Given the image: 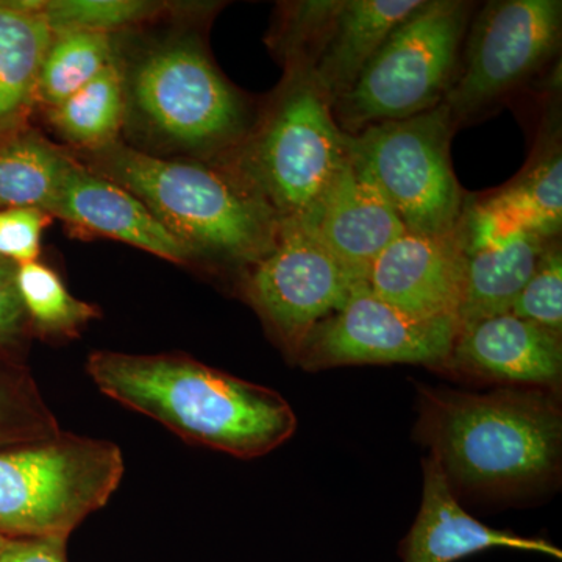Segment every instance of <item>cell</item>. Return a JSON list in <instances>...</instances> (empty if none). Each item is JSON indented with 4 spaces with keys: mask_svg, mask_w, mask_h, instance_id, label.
I'll list each match as a JSON object with an SVG mask.
<instances>
[{
    "mask_svg": "<svg viewBox=\"0 0 562 562\" xmlns=\"http://www.w3.org/2000/svg\"><path fill=\"white\" fill-rule=\"evenodd\" d=\"M557 395L532 387L473 394L417 384L414 438L430 449L457 497H528L560 480Z\"/></svg>",
    "mask_w": 562,
    "mask_h": 562,
    "instance_id": "cell-1",
    "label": "cell"
},
{
    "mask_svg": "<svg viewBox=\"0 0 562 562\" xmlns=\"http://www.w3.org/2000/svg\"><path fill=\"white\" fill-rule=\"evenodd\" d=\"M92 382L114 402L160 422L184 441L254 460L297 430L279 392L210 368L180 353L92 351Z\"/></svg>",
    "mask_w": 562,
    "mask_h": 562,
    "instance_id": "cell-2",
    "label": "cell"
},
{
    "mask_svg": "<svg viewBox=\"0 0 562 562\" xmlns=\"http://www.w3.org/2000/svg\"><path fill=\"white\" fill-rule=\"evenodd\" d=\"M81 154L90 171L138 198L194 262L244 273L277 241V214L221 166L155 157L120 140Z\"/></svg>",
    "mask_w": 562,
    "mask_h": 562,
    "instance_id": "cell-3",
    "label": "cell"
},
{
    "mask_svg": "<svg viewBox=\"0 0 562 562\" xmlns=\"http://www.w3.org/2000/svg\"><path fill=\"white\" fill-rule=\"evenodd\" d=\"M331 102L301 66H286L246 138L214 161L233 173L279 221L313 217L349 158Z\"/></svg>",
    "mask_w": 562,
    "mask_h": 562,
    "instance_id": "cell-4",
    "label": "cell"
},
{
    "mask_svg": "<svg viewBox=\"0 0 562 562\" xmlns=\"http://www.w3.org/2000/svg\"><path fill=\"white\" fill-rule=\"evenodd\" d=\"M124 77L127 110L147 133L206 162L235 149L257 120L195 36L158 43Z\"/></svg>",
    "mask_w": 562,
    "mask_h": 562,
    "instance_id": "cell-5",
    "label": "cell"
},
{
    "mask_svg": "<svg viewBox=\"0 0 562 562\" xmlns=\"http://www.w3.org/2000/svg\"><path fill=\"white\" fill-rule=\"evenodd\" d=\"M475 2L422 0L390 33L351 90L333 103L346 135L435 109L452 88Z\"/></svg>",
    "mask_w": 562,
    "mask_h": 562,
    "instance_id": "cell-6",
    "label": "cell"
},
{
    "mask_svg": "<svg viewBox=\"0 0 562 562\" xmlns=\"http://www.w3.org/2000/svg\"><path fill=\"white\" fill-rule=\"evenodd\" d=\"M124 469L116 443L72 432L0 450V535L68 539L109 503Z\"/></svg>",
    "mask_w": 562,
    "mask_h": 562,
    "instance_id": "cell-7",
    "label": "cell"
},
{
    "mask_svg": "<svg viewBox=\"0 0 562 562\" xmlns=\"http://www.w3.org/2000/svg\"><path fill=\"white\" fill-rule=\"evenodd\" d=\"M454 132L452 113L442 102L416 116L347 135L351 157L371 173L406 232L430 236L457 232L469 195L452 168Z\"/></svg>",
    "mask_w": 562,
    "mask_h": 562,
    "instance_id": "cell-8",
    "label": "cell"
},
{
    "mask_svg": "<svg viewBox=\"0 0 562 562\" xmlns=\"http://www.w3.org/2000/svg\"><path fill=\"white\" fill-rule=\"evenodd\" d=\"M561 0H492L475 11L443 103L468 124L535 79L560 54Z\"/></svg>",
    "mask_w": 562,
    "mask_h": 562,
    "instance_id": "cell-9",
    "label": "cell"
},
{
    "mask_svg": "<svg viewBox=\"0 0 562 562\" xmlns=\"http://www.w3.org/2000/svg\"><path fill=\"white\" fill-rule=\"evenodd\" d=\"M243 295L295 362L310 331L366 286L336 258L308 217L281 221L269 254L243 273Z\"/></svg>",
    "mask_w": 562,
    "mask_h": 562,
    "instance_id": "cell-10",
    "label": "cell"
},
{
    "mask_svg": "<svg viewBox=\"0 0 562 562\" xmlns=\"http://www.w3.org/2000/svg\"><path fill=\"white\" fill-rule=\"evenodd\" d=\"M458 330L457 317L417 319L366 284L310 331L294 364L308 372L360 364H424L438 371Z\"/></svg>",
    "mask_w": 562,
    "mask_h": 562,
    "instance_id": "cell-11",
    "label": "cell"
},
{
    "mask_svg": "<svg viewBox=\"0 0 562 562\" xmlns=\"http://www.w3.org/2000/svg\"><path fill=\"white\" fill-rule=\"evenodd\" d=\"M561 336L513 313L483 317L460 325L438 371L454 379L560 394Z\"/></svg>",
    "mask_w": 562,
    "mask_h": 562,
    "instance_id": "cell-12",
    "label": "cell"
},
{
    "mask_svg": "<svg viewBox=\"0 0 562 562\" xmlns=\"http://www.w3.org/2000/svg\"><path fill=\"white\" fill-rule=\"evenodd\" d=\"M464 283L465 254L458 232H405L376 258L368 277L376 297L417 319H458Z\"/></svg>",
    "mask_w": 562,
    "mask_h": 562,
    "instance_id": "cell-13",
    "label": "cell"
},
{
    "mask_svg": "<svg viewBox=\"0 0 562 562\" xmlns=\"http://www.w3.org/2000/svg\"><path fill=\"white\" fill-rule=\"evenodd\" d=\"M49 214L85 235L116 239L176 265H194L190 250L162 227L138 198L77 160Z\"/></svg>",
    "mask_w": 562,
    "mask_h": 562,
    "instance_id": "cell-14",
    "label": "cell"
},
{
    "mask_svg": "<svg viewBox=\"0 0 562 562\" xmlns=\"http://www.w3.org/2000/svg\"><path fill=\"white\" fill-rule=\"evenodd\" d=\"M308 220L328 249L364 284L376 258L406 232L394 206L350 151L319 210Z\"/></svg>",
    "mask_w": 562,
    "mask_h": 562,
    "instance_id": "cell-15",
    "label": "cell"
},
{
    "mask_svg": "<svg viewBox=\"0 0 562 562\" xmlns=\"http://www.w3.org/2000/svg\"><path fill=\"white\" fill-rule=\"evenodd\" d=\"M422 471L420 509L401 543L402 562H457L491 549L541 553L562 560L554 543L487 527L465 512L431 454L422 461Z\"/></svg>",
    "mask_w": 562,
    "mask_h": 562,
    "instance_id": "cell-16",
    "label": "cell"
},
{
    "mask_svg": "<svg viewBox=\"0 0 562 562\" xmlns=\"http://www.w3.org/2000/svg\"><path fill=\"white\" fill-rule=\"evenodd\" d=\"M422 0H339L305 68L335 103L347 94L375 52Z\"/></svg>",
    "mask_w": 562,
    "mask_h": 562,
    "instance_id": "cell-17",
    "label": "cell"
},
{
    "mask_svg": "<svg viewBox=\"0 0 562 562\" xmlns=\"http://www.w3.org/2000/svg\"><path fill=\"white\" fill-rule=\"evenodd\" d=\"M44 2H0V138L25 127L52 32Z\"/></svg>",
    "mask_w": 562,
    "mask_h": 562,
    "instance_id": "cell-18",
    "label": "cell"
},
{
    "mask_svg": "<svg viewBox=\"0 0 562 562\" xmlns=\"http://www.w3.org/2000/svg\"><path fill=\"white\" fill-rule=\"evenodd\" d=\"M550 241L536 233L517 231L495 246L465 255L460 325L512 312Z\"/></svg>",
    "mask_w": 562,
    "mask_h": 562,
    "instance_id": "cell-19",
    "label": "cell"
},
{
    "mask_svg": "<svg viewBox=\"0 0 562 562\" xmlns=\"http://www.w3.org/2000/svg\"><path fill=\"white\" fill-rule=\"evenodd\" d=\"M76 158L27 127L0 138V210L49 214Z\"/></svg>",
    "mask_w": 562,
    "mask_h": 562,
    "instance_id": "cell-20",
    "label": "cell"
},
{
    "mask_svg": "<svg viewBox=\"0 0 562 562\" xmlns=\"http://www.w3.org/2000/svg\"><path fill=\"white\" fill-rule=\"evenodd\" d=\"M522 173L486 202L522 231L557 239L562 225V154L560 133L550 128Z\"/></svg>",
    "mask_w": 562,
    "mask_h": 562,
    "instance_id": "cell-21",
    "label": "cell"
},
{
    "mask_svg": "<svg viewBox=\"0 0 562 562\" xmlns=\"http://www.w3.org/2000/svg\"><path fill=\"white\" fill-rule=\"evenodd\" d=\"M125 117V77L117 60L87 87L49 109L52 127L81 151L101 150L117 143Z\"/></svg>",
    "mask_w": 562,
    "mask_h": 562,
    "instance_id": "cell-22",
    "label": "cell"
},
{
    "mask_svg": "<svg viewBox=\"0 0 562 562\" xmlns=\"http://www.w3.org/2000/svg\"><path fill=\"white\" fill-rule=\"evenodd\" d=\"M116 60L113 35L55 33L41 65L36 102H43L47 109L60 105Z\"/></svg>",
    "mask_w": 562,
    "mask_h": 562,
    "instance_id": "cell-23",
    "label": "cell"
},
{
    "mask_svg": "<svg viewBox=\"0 0 562 562\" xmlns=\"http://www.w3.org/2000/svg\"><path fill=\"white\" fill-rule=\"evenodd\" d=\"M14 280L25 316L41 335L76 336L88 322L99 317L94 305L74 297L60 276L43 262L16 266Z\"/></svg>",
    "mask_w": 562,
    "mask_h": 562,
    "instance_id": "cell-24",
    "label": "cell"
},
{
    "mask_svg": "<svg viewBox=\"0 0 562 562\" xmlns=\"http://www.w3.org/2000/svg\"><path fill=\"white\" fill-rule=\"evenodd\" d=\"M171 9L168 3L146 0H49L44 2L43 14L52 35L74 31L113 35Z\"/></svg>",
    "mask_w": 562,
    "mask_h": 562,
    "instance_id": "cell-25",
    "label": "cell"
},
{
    "mask_svg": "<svg viewBox=\"0 0 562 562\" xmlns=\"http://www.w3.org/2000/svg\"><path fill=\"white\" fill-rule=\"evenodd\" d=\"M60 432L57 417L32 380L0 369V449L46 441Z\"/></svg>",
    "mask_w": 562,
    "mask_h": 562,
    "instance_id": "cell-26",
    "label": "cell"
},
{
    "mask_svg": "<svg viewBox=\"0 0 562 562\" xmlns=\"http://www.w3.org/2000/svg\"><path fill=\"white\" fill-rule=\"evenodd\" d=\"M509 313L562 335V254L557 239L547 244L531 279Z\"/></svg>",
    "mask_w": 562,
    "mask_h": 562,
    "instance_id": "cell-27",
    "label": "cell"
},
{
    "mask_svg": "<svg viewBox=\"0 0 562 562\" xmlns=\"http://www.w3.org/2000/svg\"><path fill=\"white\" fill-rule=\"evenodd\" d=\"M52 220L36 209L0 210V260L16 266L38 261L43 233Z\"/></svg>",
    "mask_w": 562,
    "mask_h": 562,
    "instance_id": "cell-28",
    "label": "cell"
},
{
    "mask_svg": "<svg viewBox=\"0 0 562 562\" xmlns=\"http://www.w3.org/2000/svg\"><path fill=\"white\" fill-rule=\"evenodd\" d=\"M14 273L16 265L0 260V347L16 342L29 324Z\"/></svg>",
    "mask_w": 562,
    "mask_h": 562,
    "instance_id": "cell-29",
    "label": "cell"
},
{
    "mask_svg": "<svg viewBox=\"0 0 562 562\" xmlns=\"http://www.w3.org/2000/svg\"><path fill=\"white\" fill-rule=\"evenodd\" d=\"M66 542L68 539H13L0 562H68Z\"/></svg>",
    "mask_w": 562,
    "mask_h": 562,
    "instance_id": "cell-30",
    "label": "cell"
},
{
    "mask_svg": "<svg viewBox=\"0 0 562 562\" xmlns=\"http://www.w3.org/2000/svg\"><path fill=\"white\" fill-rule=\"evenodd\" d=\"M13 541V539L7 538V536L0 535V554L5 552L7 547L10 546V542Z\"/></svg>",
    "mask_w": 562,
    "mask_h": 562,
    "instance_id": "cell-31",
    "label": "cell"
}]
</instances>
